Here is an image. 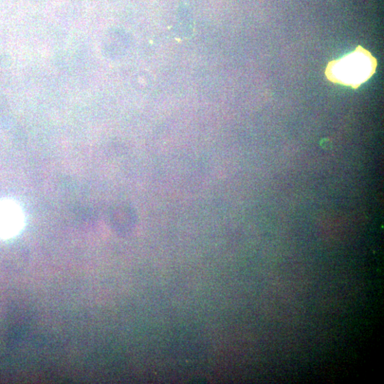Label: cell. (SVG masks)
Returning <instances> with one entry per match:
<instances>
[{
    "label": "cell",
    "instance_id": "6da1fadb",
    "mask_svg": "<svg viewBox=\"0 0 384 384\" xmlns=\"http://www.w3.org/2000/svg\"><path fill=\"white\" fill-rule=\"evenodd\" d=\"M376 68L377 60L370 51L358 46L354 51L329 62L324 74L334 84L357 89L375 75Z\"/></svg>",
    "mask_w": 384,
    "mask_h": 384
},
{
    "label": "cell",
    "instance_id": "7a4b0ae2",
    "mask_svg": "<svg viewBox=\"0 0 384 384\" xmlns=\"http://www.w3.org/2000/svg\"><path fill=\"white\" fill-rule=\"evenodd\" d=\"M25 212L13 199H0V240H9L19 235L25 226Z\"/></svg>",
    "mask_w": 384,
    "mask_h": 384
}]
</instances>
